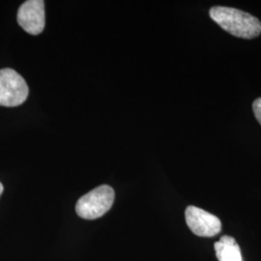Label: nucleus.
Returning a JSON list of instances; mask_svg holds the SVG:
<instances>
[{"label":"nucleus","instance_id":"nucleus-1","mask_svg":"<svg viewBox=\"0 0 261 261\" xmlns=\"http://www.w3.org/2000/svg\"><path fill=\"white\" fill-rule=\"evenodd\" d=\"M209 15L216 23L235 37L253 39L261 33L259 19L249 13L230 7L215 6Z\"/></svg>","mask_w":261,"mask_h":261},{"label":"nucleus","instance_id":"nucleus-2","mask_svg":"<svg viewBox=\"0 0 261 261\" xmlns=\"http://www.w3.org/2000/svg\"><path fill=\"white\" fill-rule=\"evenodd\" d=\"M114 191L109 185H102L82 196L75 205V212L85 220L101 218L112 208Z\"/></svg>","mask_w":261,"mask_h":261},{"label":"nucleus","instance_id":"nucleus-3","mask_svg":"<svg viewBox=\"0 0 261 261\" xmlns=\"http://www.w3.org/2000/svg\"><path fill=\"white\" fill-rule=\"evenodd\" d=\"M28 84L15 70L5 68L0 70V106L18 107L28 99Z\"/></svg>","mask_w":261,"mask_h":261},{"label":"nucleus","instance_id":"nucleus-4","mask_svg":"<svg viewBox=\"0 0 261 261\" xmlns=\"http://www.w3.org/2000/svg\"><path fill=\"white\" fill-rule=\"evenodd\" d=\"M185 218L191 231L199 237H214L222 230L218 217L196 206L187 207Z\"/></svg>","mask_w":261,"mask_h":261},{"label":"nucleus","instance_id":"nucleus-5","mask_svg":"<svg viewBox=\"0 0 261 261\" xmlns=\"http://www.w3.org/2000/svg\"><path fill=\"white\" fill-rule=\"evenodd\" d=\"M17 20L29 34H40L45 28V2L42 0L25 1L19 7Z\"/></svg>","mask_w":261,"mask_h":261},{"label":"nucleus","instance_id":"nucleus-6","mask_svg":"<svg viewBox=\"0 0 261 261\" xmlns=\"http://www.w3.org/2000/svg\"><path fill=\"white\" fill-rule=\"evenodd\" d=\"M215 252L219 261H243L239 245L233 237L224 235L214 244Z\"/></svg>","mask_w":261,"mask_h":261},{"label":"nucleus","instance_id":"nucleus-7","mask_svg":"<svg viewBox=\"0 0 261 261\" xmlns=\"http://www.w3.org/2000/svg\"><path fill=\"white\" fill-rule=\"evenodd\" d=\"M252 110L256 120L259 122L261 125V98L256 99L252 103Z\"/></svg>","mask_w":261,"mask_h":261},{"label":"nucleus","instance_id":"nucleus-8","mask_svg":"<svg viewBox=\"0 0 261 261\" xmlns=\"http://www.w3.org/2000/svg\"><path fill=\"white\" fill-rule=\"evenodd\" d=\"M3 190H4V188H3V185L0 183V196L2 195V193H3Z\"/></svg>","mask_w":261,"mask_h":261}]
</instances>
